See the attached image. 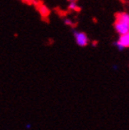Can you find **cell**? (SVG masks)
<instances>
[{
  "instance_id": "6da1fadb",
  "label": "cell",
  "mask_w": 129,
  "mask_h": 130,
  "mask_svg": "<svg viewBox=\"0 0 129 130\" xmlns=\"http://www.w3.org/2000/svg\"><path fill=\"white\" fill-rule=\"evenodd\" d=\"M116 32L120 35L129 32V15L128 13L120 12L116 14V20L114 23Z\"/></svg>"
},
{
  "instance_id": "7a4b0ae2",
  "label": "cell",
  "mask_w": 129,
  "mask_h": 130,
  "mask_svg": "<svg viewBox=\"0 0 129 130\" xmlns=\"http://www.w3.org/2000/svg\"><path fill=\"white\" fill-rule=\"evenodd\" d=\"M115 45L119 50H123L129 46V32L125 34H122L120 36L119 40L115 42Z\"/></svg>"
},
{
  "instance_id": "3957f363",
  "label": "cell",
  "mask_w": 129,
  "mask_h": 130,
  "mask_svg": "<svg viewBox=\"0 0 129 130\" xmlns=\"http://www.w3.org/2000/svg\"><path fill=\"white\" fill-rule=\"evenodd\" d=\"M74 39L79 46H86L89 43V38L84 32L74 31Z\"/></svg>"
},
{
  "instance_id": "277c9868",
  "label": "cell",
  "mask_w": 129,
  "mask_h": 130,
  "mask_svg": "<svg viewBox=\"0 0 129 130\" xmlns=\"http://www.w3.org/2000/svg\"><path fill=\"white\" fill-rule=\"evenodd\" d=\"M70 8H71V9H73V10H76V6H75V3H74V2H71Z\"/></svg>"
},
{
  "instance_id": "5b68a950",
  "label": "cell",
  "mask_w": 129,
  "mask_h": 130,
  "mask_svg": "<svg viewBox=\"0 0 129 130\" xmlns=\"http://www.w3.org/2000/svg\"><path fill=\"white\" fill-rule=\"evenodd\" d=\"M65 24H66V25H68V26H72V25H73L71 21H69L68 19H67V20H65Z\"/></svg>"
},
{
  "instance_id": "8992f818",
  "label": "cell",
  "mask_w": 129,
  "mask_h": 130,
  "mask_svg": "<svg viewBox=\"0 0 129 130\" xmlns=\"http://www.w3.org/2000/svg\"><path fill=\"white\" fill-rule=\"evenodd\" d=\"M25 2H26V3H33L35 0H24Z\"/></svg>"
},
{
  "instance_id": "52a82bcc",
  "label": "cell",
  "mask_w": 129,
  "mask_h": 130,
  "mask_svg": "<svg viewBox=\"0 0 129 130\" xmlns=\"http://www.w3.org/2000/svg\"><path fill=\"white\" fill-rule=\"evenodd\" d=\"M69 1H70V2H75L76 0H69Z\"/></svg>"
}]
</instances>
